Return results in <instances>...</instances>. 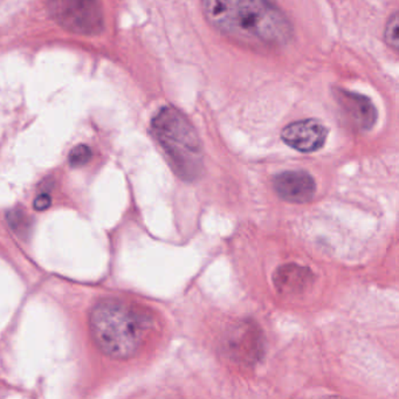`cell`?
I'll list each match as a JSON object with an SVG mask.
<instances>
[{
  "label": "cell",
  "mask_w": 399,
  "mask_h": 399,
  "mask_svg": "<svg viewBox=\"0 0 399 399\" xmlns=\"http://www.w3.org/2000/svg\"><path fill=\"white\" fill-rule=\"evenodd\" d=\"M205 19L229 42L257 52L289 45L294 32L272 0H201Z\"/></svg>",
  "instance_id": "6da1fadb"
},
{
  "label": "cell",
  "mask_w": 399,
  "mask_h": 399,
  "mask_svg": "<svg viewBox=\"0 0 399 399\" xmlns=\"http://www.w3.org/2000/svg\"><path fill=\"white\" fill-rule=\"evenodd\" d=\"M153 319L142 309L121 300H101L89 316V329L96 347L115 360H127L142 347Z\"/></svg>",
  "instance_id": "7a4b0ae2"
},
{
  "label": "cell",
  "mask_w": 399,
  "mask_h": 399,
  "mask_svg": "<svg viewBox=\"0 0 399 399\" xmlns=\"http://www.w3.org/2000/svg\"><path fill=\"white\" fill-rule=\"evenodd\" d=\"M151 130L182 179L191 182L201 176L204 160L201 139L181 110L172 106L162 108L153 116Z\"/></svg>",
  "instance_id": "3957f363"
},
{
  "label": "cell",
  "mask_w": 399,
  "mask_h": 399,
  "mask_svg": "<svg viewBox=\"0 0 399 399\" xmlns=\"http://www.w3.org/2000/svg\"><path fill=\"white\" fill-rule=\"evenodd\" d=\"M51 17L67 31L95 35L103 31L104 18L99 0H49Z\"/></svg>",
  "instance_id": "277c9868"
},
{
  "label": "cell",
  "mask_w": 399,
  "mask_h": 399,
  "mask_svg": "<svg viewBox=\"0 0 399 399\" xmlns=\"http://www.w3.org/2000/svg\"><path fill=\"white\" fill-rule=\"evenodd\" d=\"M328 130L316 120L293 122L284 128L281 139L287 146L300 153H314L326 143Z\"/></svg>",
  "instance_id": "5b68a950"
},
{
  "label": "cell",
  "mask_w": 399,
  "mask_h": 399,
  "mask_svg": "<svg viewBox=\"0 0 399 399\" xmlns=\"http://www.w3.org/2000/svg\"><path fill=\"white\" fill-rule=\"evenodd\" d=\"M335 98L348 121L354 125V128L361 132H369L374 128L379 118V113L370 99L365 95L341 88L335 89Z\"/></svg>",
  "instance_id": "8992f818"
},
{
  "label": "cell",
  "mask_w": 399,
  "mask_h": 399,
  "mask_svg": "<svg viewBox=\"0 0 399 399\" xmlns=\"http://www.w3.org/2000/svg\"><path fill=\"white\" fill-rule=\"evenodd\" d=\"M273 185L280 198L296 204L312 201L316 191L314 178L302 170L284 171L277 175Z\"/></svg>",
  "instance_id": "52a82bcc"
},
{
  "label": "cell",
  "mask_w": 399,
  "mask_h": 399,
  "mask_svg": "<svg viewBox=\"0 0 399 399\" xmlns=\"http://www.w3.org/2000/svg\"><path fill=\"white\" fill-rule=\"evenodd\" d=\"M312 278L307 268L298 265H286L277 270L274 282L277 289L284 293H298L303 291Z\"/></svg>",
  "instance_id": "ba28073f"
},
{
  "label": "cell",
  "mask_w": 399,
  "mask_h": 399,
  "mask_svg": "<svg viewBox=\"0 0 399 399\" xmlns=\"http://www.w3.org/2000/svg\"><path fill=\"white\" fill-rule=\"evenodd\" d=\"M399 18L398 12H393L389 20L386 23V32H384V39L390 49L397 52L399 49Z\"/></svg>",
  "instance_id": "9c48e42d"
},
{
  "label": "cell",
  "mask_w": 399,
  "mask_h": 399,
  "mask_svg": "<svg viewBox=\"0 0 399 399\" xmlns=\"http://www.w3.org/2000/svg\"><path fill=\"white\" fill-rule=\"evenodd\" d=\"M91 156H93V153L89 146L86 144H79L70 151L68 160H70V167H81L91 160Z\"/></svg>",
  "instance_id": "30bf717a"
},
{
  "label": "cell",
  "mask_w": 399,
  "mask_h": 399,
  "mask_svg": "<svg viewBox=\"0 0 399 399\" xmlns=\"http://www.w3.org/2000/svg\"><path fill=\"white\" fill-rule=\"evenodd\" d=\"M8 222L12 226V229H15V231L24 229L25 226L27 225V220H26V217H25L23 211L11 212L8 215Z\"/></svg>",
  "instance_id": "8fae6325"
},
{
  "label": "cell",
  "mask_w": 399,
  "mask_h": 399,
  "mask_svg": "<svg viewBox=\"0 0 399 399\" xmlns=\"http://www.w3.org/2000/svg\"><path fill=\"white\" fill-rule=\"evenodd\" d=\"M51 196L47 192H44V194H40V195L37 196V198L34 199V206L37 211H45L47 208L51 206Z\"/></svg>",
  "instance_id": "7c38bea8"
}]
</instances>
